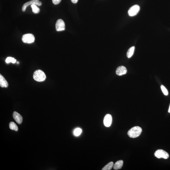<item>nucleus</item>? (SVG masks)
Segmentation results:
<instances>
[{
  "instance_id": "1",
  "label": "nucleus",
  "mask_w": 170,
  "mask_h": 170,
  "mask_svg": "<svg viewBox=\"0 0 170 170\" xmlns=\"http://www.w3.org/2000/svg\"><path fill=\"white\" fill-rule=\"evenodd\" d=\"M142 129L140 127L136 126L133 127L129 130L128 135L130 137L135 138L138 137L142 133Z\"/></svg>"
},
{
  "instance_id": "2",
  "label": "nucleus",
  "mask_w": 170,
  "mask_h": 170,
  "mask_svg": "<svg viewBox=\"0 0 170 170\" xmlns=\"http://www.w3.org/2000/svg\"><path fill=\"white\" fill-rule=\"evenodd\" d=\"M33 78L36 81L42 82L45 81L46 78V76L42 70H38L34 72Z\"/></svg>"
},
{
  "instance_id": "3",
  "label": "nucleus",
  "mask_w": 170,
  "mask_h": 170,
  "mask_svg": "<svg viewBox=\"0 0 170 170\" xmlns=\"http://www.w3.org/2000/svg\"><path fill=\"white\" fill-rule=\"evenodd\" d=\"M22 41L25 43H32L35 41V37L32 34H25L22 37Z\"/></svg>"
},
{
  "instance_id": "4",
  "label": "nucleus",
  "mask_w": 170,
  "mask_h": 170,
  "mask_svg": "<svg viewBox=\"0 0 170 170\" xmlns=\"http://www.w3.org/2000/svg\"><path fill=\"white\" fill-rule=\"evenodd\" d=\"M154 155L158 158H162L165 159H167L169 157V155L167 152L161 149L156 151L154 153Z\"/></svg>"
},
{
  "instance_id": "5",
  "label": "nucleus",
  "mask_w": 170,
  "mask_h": 170,
  "mask_svg": "<svg viewBox=\"0 0 170 170\" xmlns=\"http://www.w3.org/2000/svg\"><path fill=\"white\" fill-rule=\"evenodd\" d=\"M140 10V7L138 5H135L129 8L128 11L129 16H135L139 12Z\"/></svg>"
},
{
  "instance_id": "6",
  "label": "nucleus",
  "mask_w": 170,
  "mask_h": 170,
  "mask_svg": "<svg viewBox=\"0 0 170 170\" xmlns=\"http://www.w3.org/2000/svg\"><path fill=\"white\" fill-rule=\"evenodd\" d=\"M33 4H34V5H38V6H41L42 5V3L39 0H32V1H29L23 5V7H22V11L23 12H24L27 6L29 5H33Z\"/></svg>"
},
{
  "instance_id": "7",
  "label": "nucleus",
  "mask_w": 170,
  "mask_h": 170,
  "mask_svg": "<svg viewBox=\"0 0 170 170\" xmlns=\"http://www.w3.org/2000/svg\"><path fill=\"white\" fill-rule=\"evenodd\" d=\"M56 31H63L65 30V23L62 19H58L56 21Z\"/></svg>"
},
{
  "instance_id": "8",
  "label": "nucleus",
  "mask_w": 170,
  "mask_h": 170,
  "mask_svg": "<svg viewBox=\"0 0 170 170\" xmlns=\"http://www.w3.org/2000/svg\"><path fill=\"white\" fill-rule=\"evenodd\" d=\"M112 121V118L111 115L107 114L105 116L103 122L104 125L106 127H109L111 125Z\"/></svg>"
},
{
  "instance_id": "9",
  "label": "nucleus",
  "mask_w": 170,
  "mask_h": 170,
  "mask_svg": "<svg viewBox=\"0 0 170 170\" xmlns=\"http://www.w3.org/2000/svg\"><path fill=\"white\" fill-rule=\"evenodd\" d=\"M127 70L125 67L121 66L117 68L116 70V73L117 75L121 76L126 74Z\"/></svg>"
},
{
  "instance_id": "10",
  "label": "nucleus",
  "mask_w": 170,
  "mask_h": 170,
  "mask_svg": "<svg viewBox=\"0 0 170 170\" xmlns=\"http://www.w3.org/2000/svg\"><path fill=\"white\" fill-rule=\"evenodd\" d=\"M13 117L16 122L18 124H21L23 121V117L20 114L16 112H14L13 114Z\"/></svg>"
},
{
  "instance_id": "11",
  "label": "nucleus",
  "mask_w": 170,
  "mask_h": 170,
  "mask_svg": "<svg viewBox=\"0 0 170 170\" xmlns=\"http://www.w3.org/2000/svg\"><path fill=\"white\" fill-rule=\"evenodd\" d=\"M0 86L1 87L6 88L8 86V83L2 75L0 74Z\"/></svg>"
},
{
  "instance_id": "12",
  "label": "nucleus",
  "mask_w": 170,
  "mask_h": 170,
  "mask_svg": "<svg viewBox=\"0 0 170 170\" xmlns=\"http://www.w3.org/2000/svg\"><path fill=\"white\" fill-rule=\"evenodd\" d=\"M123 161L122 160H120L117 161L113 166V168L115 170H118L121 169L122 168L123 164Z\"/></svg>"
},
{
  "instance_id": "13",
  "label": "nucleus",
  "mask_w": 170,
  "mask_h": 170,
  "mask_svg": "<svg viewBox=\"0 0 170 170\" xmlns=\"http://www.w3.org/2000/svg\"><path fill=\"white\" fill-rule=\"evenodd\" d=\"M135 47L132 46L129 48L127 51V56L128 58L131 57L133 55L134 52Z\"/></svg>"
},
{
  "instance_id": "14",
  "label": "nucleus",
  "mask_w": 170,
  "mask_h": 170,
  "mask_svg": "<svg viewBox=\"0 0 170 170\" xmlns=\"http://www.w3.org/2000/svg\"><path fill=\"white\" fill-rule=\"evenodd\" d=\"M113 162H111L102 168V170H110L113 168Z\"/></svg>"
},
{
  "instance_id": "15",
  "label": "nucleus",
  "mask_w": 170,
  "mask_h": 170,
  "mask_svg": "<svg viewBox=\"0 0 170 170\" xmlns=\"http://www.w3.org/2000/svg\"><path fill=\"white\" fill-rule=\"evenodd\" d=\"M9 127L11 129L15 131H17L18 128L17 125L14 122H11L9 124Z\"/></svg>"
},
{
  "instance_id": "16",
  "label": "nucleus",
  "mask_w": 170,
  "mask_h": 170,
  "mask_svg": "<svg viewBox=\"0 0 170 170\" xmlns=\"http://www.w3.org/2000/svg\"><path fill=\"white\" fill-rule=\"evenodd\" d=\"M31 7L32 9V11L34 13L38 14L39 13L40 9L36 5L33 4L31 5Z\"/></svg>"
},
{
  "instance_id": "17",
  "label": "nucleus",
  "mask_w": 170,
  "mask_h": 170,
  "mask_svg": "<svg viewBox=\"0 0 170 170\" xmlns=\"http://www.w3.org/2000/svg\"><path fill=\"white\" fill-rule=\"evenodd\" d=\"M82 132V130L80 128H76L74 131V134L75 136H78L81 135Z\"/></svg>"
},
{
  "instance_id": "18",
  "label": "nucleus",
  "mask_w": 170,
  "mask_h": 170,
  "mask_svg": "<svg viewBox=\"0 0 170 170\" xmlns=\"http://www.w3.org/2000/svg\"><path fill=\"white\" fill-rule=\"evenodd\" d=\"M16 60L14 58L12 57H8L6 59V62L7 63H9L12 62V63H16Z\"/></svg>"
},
{
  "instance_id": "19",
  "label": "nucleus",
  "mask_w": 170,
  "mask_h": 170,
  "mask_svg": "<svg viewBox=\"0 0 170 170\" xmlns=\"http://www.w3.org/2000/svg\"><path fill=\"white\" fill-rule=\"evenodd\" d=\"M161 89L163 93L165 96H167L168 95V92L167 90L164 85H162L161 86Z\"/></svg>"
},
{
  "instance_id": "20",
  "label": "nucleus",
  "mask_w": 170,
  "mask_h": 170,
  "mask_svg": "<svg viewBox=\"0 0 170 170\" xmlns=\"http://www.w3.org/2000/svg\"><path fill=\"white\" fill-rule=\"evenodd\" d=\"M61 0H52V2L55 5H57L60 3Z\"/></svg>"
},
{
  "instance_id": "21",
  "label": "nucleus",
  "mask_w": 170,
  "mask_h": 170,
  "mask_svg": "<svg viewBox=\"0 0 170 170\" xmlns=\"http://www.w3.org/2000/svg\"><path fill=\"white\" fill-rule=\"evenodd\" d=\"M71 1L73 3L75 4L78 2V0H71Z\"/></svg>"
},
{
  "instance_id": "22",
  "label": "nucleus",
  "mask_w": 170,
  "mask_h": 170,
  "mask_svg": "<svg viewBox=\"0 0 170 170\" xmlns=\"http://www.w3.org/2000/svg\"><path fill=\"white\" fill-rule=\"evenodd\" d=\"M168 112L169 113H170V106H169V109H168Z\"/></svg>"
}]
</instances>
